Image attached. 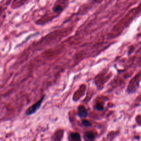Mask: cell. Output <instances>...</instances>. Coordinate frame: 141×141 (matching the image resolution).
Returning a JSON list of instances; mask_svg holds the SVG:
<instances>
[{"mask_svg":"<svg viewBox=\"0 0 141 141\" xmlns=\"http://www.w3.org/2000/svg\"><path fill=\"white\" fill-rule=\"evenodd\" d=\"M45 95H44L38 102H37L36 103L32 105L31 106H30L29 108L26 110L25 112V115L31 116L36 113L37 111L40 108L41 106H42L44 101V99L45 98Z\"/></svg>","mask_w":141,"mask_h":141,"instance_id":"obj_1","label":"cell"},{"mask_svg":"<svg viewBox=\"0 0 141 141\" xmlns=\"http://www.w3.org/2000/svg\"><path fill=\"white\" fill-rule=\"evenodd\" d=\"M88 111L84 106L80 105L78 107V116L80 118H85L88 116Z\"/></svg>","mask_w":141,"mask_h":141,"instance_id":"obj_2","label":"cell"},{"mask_svg":"<svg viewBox=\"0 0 141 141\" xmlns=\"http://www.w3.org/2000/svg\"><path fill=\"white\" fill-rule=\"evenodd\" d=\"M84 136L89 141H94L95 139L94 133L92 131L85 132Z\"/></svg>","mask_w":141,"mask_h":141,"instance_id":"obj_3","label":"cell"},{"mask_svg":"<svg viewBox=\"0 0 141 141\" xmlns=\"http://www.w3.org/2000/svg\"><path fill=\"white\" fill-rule=\"evenodd\" d=\"M82 124L84 127H90V126H92V123L89 121L85 119L82 121Z\"/></svg>","mask_w":141,"mask_h":141,"instance_id":"obj_4","label":"cell"},{"mask_svg":"<svg viewBox=\"0 0 141 141\" xmlns=\"http://www.w3.org/2000/svg\"><path fill=\"white\" fill-rule=\"evenodd\" d=\"M70 137L73 139L75 140H79L80 139V135L78 133H73L70 134Z\"/></svg>","mask_w":141,"mask_h":141,"instance_id":"obj_5","label":"cell"},{"mask_svg":"<svg viewBox=\"0 0 141 141\" xmlns=\"http://www.w3.org/2000/svg\"><path fill=\"white\" fill-rule=\"evenodd\" d=\"M94 109L98 111H102L104 110V106L101 104H97L95 106Z\"/></svg>","mask_w":141,"mask_h":141,"instance_id":"obj_6","label":"cell"}]
</instances>
